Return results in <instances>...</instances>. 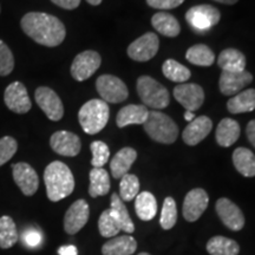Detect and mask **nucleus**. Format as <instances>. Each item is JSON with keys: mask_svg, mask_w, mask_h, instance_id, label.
Listing matches in <instances>:
<instances>
[{"mask_svg": "<svg viewBox=\"0 0 255 255\" xmlns=\"http://www.w3.org/2000/svg\"><path fill=\"white\" fill-rule=\"evenodd\" d=\"M21 28L40 45L55 47L65 39V26L58 18L43 12H30L21 18Z\"/></svg>", "mask_w": 255, "mask_h": 255, "instance_id": "nucleus-1", "label": "nucleus"}, {"mask_svg": "<svg viewBox=\"0 0 255 255\" xmlns=\"http://www.w3.org/2000/svg\"><path fill=\"white\" fill-rule=\"evenodd\" d=\"M44 182L50 201L58 202L71 195L75 189V177L65 163L55 161L47 165L44 171Z\"/></svg>", "mask_w": 255, "mask_h": 255, "instance_id": "nucleus-2", "label": "nucleus"}, {"mask_svg": "<svg viewBox=\"0 0 255 255\" xmlns=\"http://www.w3.org/2000/svg\"><path fill=\"white\" fill-rule=\"evenodd\" d=\"M110 109L103 100H91L81 108L78 121L84 132L96 135L104 129L109 121Z\"/></svg>", "mask_w": 255, "mask_h": 255, "instance_id": "nucleus-3", "label": "nucleus"}, {"mask_svg": "<svg viewBox=\"0 0 255 255\" xmlns=\"http://www.w3.org/2000/svg\"><path fill=\"white\" fill-rule=\"evenodd\" d=\"M143 128L152 141L163 144H171L178 137L177 124L168 115L157 110L149 111V116Z\"/></svg>", "mask_w": 255, "mask_h": 255, "instance_id": "nucleus-4", "label": "nucleus"}, {"mask_svg": "<svg viewBox=\"0 0 255 255\" xmlns=\"http://www.w3.org/2000/svg\"><path fill=\"white\" fill-rule=\"evenodd\" d=\"M137 94L143 105L156 110L164 109L170 103V95L167 89L149 76H142L137 79Z\"/></svg>", "mask_w": 255, "mask_h": 255, "instance_id": "nucleus-5", "label": "nucleus"}, {"mask_svg": "<svg viewBox=\"0 0 255 255\" xmlns=\"http://www.w3.org/2000/svg\"><path fill=\"white\" fill-rule=\"evenodd\" d=\"M221 19L220 11L214 6L197 5L188 9L186 13V20L195 32L205 33L215 26Z\"/></svg>", "mask_w": 255, "mask_h": 255, "instance_id": "nucleus-6", "label": "nucleus"}, {"mask_svg": "<svg viewBox=\"0 0 255 255\" xmlns=\"http://www.w3.org/2000/svg\"><path fill=\"white\" fill-rule=\"evenodd\" d=\"M96 89L107 103H121L129 96L126 83L113 75L100 76L96 81Z\"/></svg>", "mask_w": 255, "mask_h": 255, "instance_id": "nucleus-7", "label": "nucleus"}, {"mask_svg": "<svg viewBox=\"0 0 255 255\" xmlns=\"http://www.w3.org/2000/svg\"><path fill=\"white\" fill-rule=\"evenodd\" d=\"M102 58L96 51H84L76 56L71 65V75L77 82L87 81L100 69Z\"/></svg>", "mask_w": 255, "mask_h": 255, "instance_id": "nucleus-8", "label": "nucleus"}, {"mask_svg": "<svg viewBox=\"0 0 255 255\" xmlns=\"http://www.w3.org/2000/svg\"><path fill=\"white\" fill-rule=\"evenodd\" d=\"M159 47V39L152 32H146L128 47V55L136 62H148L154 58Z\"/></svg>", "mask_w": 255, "mask_h": 255, "instance_id": "nucleus-9", "label": "nucleus"}, {"mask_svg": "<svg viewBox=\"0 0 255 255\" xmlns=\"http://www.w3.org/2000/svg\"><path fill=\"white\" fill-rule=\"evenodd\" d=\"M34 98L38 107L44 111L47 119L51 121H60L64 116V107L59 96L52 89L46 87L38 88L34 92Z\"/></svg>", "mask_w": 255, "mask_h": 255, "instance_id": "nucleus-10", "label": "nucleus"}, {"mask_svg": "<svg viewBox=\"0 0 255 255\" xmlns=\"http://www.w3.org/2000/svg\"><path fill=\"white\" fill-rule=\"evenodd\" d=\"M174 97L184 109L195 111L205 102V92L200 85L194 83H182L174 89Z\"/></svg>", "mask_w": 255, "mask_h": 255, "instance_id": "nucleus-11", "label": "nucleus"}, {"mask_svg": "<svg viewBox=\"0 0 255 255\" xmlns=\"http://www.w3.org/2000/svg\"><path fill=\"white\" fill-rule=\"evenodd\" d=\"M4 101L9 110L19 115L28 113L32 107L26 88L20 82H13L6 88Z\"/></svg>", "mask_w": 255, "mask_h": 255, "instance_id": "nucleus-12", "label": "nucleus"}, {"mask_svg": "<svg viewBox=\"0 0 255 255\" xmlns=\"http://www.w3.org/2000/svg\"><path fill=\"white\" fill-rule=\"evenodd\" d=\"M90 208L85 200H77L66 210L64 216V229L70 235L76 234L88 223Z\"/></svg>", "mask_w": 255, "mask_h": 255, "instance_id": "nucleus-13", "label": "nucleus"}, {"mask_svg": "<svg viewBox=\"0 0 255 255\" xmlns=\"http://www.w3.org/2000/svg\"><path fill=\"white\" fill-rule=\"evenodd\" d=\"M216 213L226 227L233 232H239L245 226V216L241 209L229 199L221 197L216 201Z\"/></svg>", "mask_w": 255, "mask_h": 255, "instance_id": "nucleus-14", "label": "nucleus"}, {"mask_svg": "<svg viewBox=\"0 0 255 255\" xmlns=\"http://www.w3.org/2000/svg\"><path fill=\"white\" fill-rule=\"evenodd\" d=\"M208 194L202 188L190 190L184 197L183 216L188 222L197 221L208 207Z\"/></svg>", "mask_w": 255, "mask_h": 255, "instance_id": "nucleus-15", "label": "nucleus"}, {"mask_svg": "<svg viewBox=\"0 0 255 255\" xmlns=\"http://www.w3.org/2000/svg\"><path fill=\"white\" fill-rule=\"evenodd\" d=\"M50 145L52 150L58 155L75 157L81 152L82 143L81 138L76 133L60 130L51 136Z\"/></svg>", "mask_w": 255, "mask_h": 255, "instance_id": "nucleus-16", "label": "nucleus"}, {"mask_svg": "<svg viewBox=\"0 0 255 255\" xmlns=\"http://www.w3.org/2000/svg\"><path fill=\"white\" fill-rule=\"evenodd\" d=\"M12 174H13V180L17 186L20 188L24 195L32 196L36 194L39 187V178L33 168L30 164L24 163H14L12 165Z\"/></svg>", "mask_w": 255, "mask_h": 255, "instance_id": "nucleus-17", "label": "nucleus"}, {"mask_svg": "<svg viewBox=\"0 0 255 255\" xmlns=\"http://www.w3.org/2000/svg\"><path fill=\"white\" fill-rule=\"evenodd\" d=\"M252 82L253 76L246 70L241 72L223 71L219 81V88L225 96H235Z\"/></svg>", "mask_w": 255, "mask_h": 255, "instance_id": "nucleus-18", "label": "nucleus"}, {"mask_svg": "<svg viewBox=\"0 0 255 255\" xmlns=\"http://www.w3.org/2000/svg\"><path fill=\"white\" fill-rule=\"evenodd\" d=\"M213 129V123L209 117L200 116L194 119L183 130L182 138L188 145H196L209 135Z\"/></svg>", "mask_w": 255, "mask_h": 255, "instance_id": "nucleus-19", "label": "nucleus"}, {"mask_svg": "<svg viewBox=\"0 0 255 255\" xmlns=\"http://www.w3.org/2000/svg\"><path fill=\"white\" fill-rule=\"evenodd\" d=\"M149 116V110L145 105L129 104L119 111L116 123L119 128H124L130 124H144Z\"/></svg>", "mask_w": 255, "mask_h": 255, "instance_id": "nucleus-20", "label": "nucleus"}, {"mask_svg": "<svg viewBox=\"0 0 255 255\" xmlns=\"http://www.w3.org/2000/svg\"><path fill=\"white\" fill-rule=\"evenodd\" d=\"M136 158L137 152L135 149L130 148V146H126V148L121 149L119 152H116V155L110 162L111 174L114 178H122L124 175L128 174Z\"/></svg>", "mask_w": 255, "mask_h": 255, "instance_id": "nucleus-21", "label": "nucleus"}, {"mask_svg": "<svg viewBox=\"0 0 255 255\" xmlns=\"http://www.w3.org/2000/svg\"><path fill=\"white\" fill-rule=\"evenodd\" d=\"M137 250V242L131 235L113 238L102 247L103 255H131Z\"/></svg>", "mask_w": 255, "mask_h": 255, "instance_id": "nucleus-22", "label": "nucleus"}, {"mask_svg": "<svg viewBox=\"0 0 255 255\" xmlns=\"http://www.w3.org/2000/svg\"><path fill=\"white\" fill-rule=\"evenodd\" d=\"M240 137V126L237 121L223 119L216 129V142L220 146L228 148L234 144Z\"/></svg>", "mask_w": 255, "mask_h": 255, "instance_id": "nucleus-23", "label": "nucleus"}, {"mask_svg": "<svg viewBox=\"0 0 255 255\" xmlns=\"http://www.w3.org/2000/svg\"><path fill=\"white\" fill-rule=\"evenodd\" d=\"M218 64L222 71L241 72L246 69V57L237 49H226L220 53Z\"/></svg>", "mask_w": 255, "mask_h": 255, "instance_id": "nucleus-24", "label": "nucleus"}, {"mask_svg": "<svg viewBox=\"0 0 255 255\" xmlns=\"http://www.w3.org/2000/svg\"><path fill=\"white\" fill-rule=\"evenodd\" d=\"M151 25L158 33L165 37H177L181 32V26L177 19L167 12H158L152 15Z\"/></svg>", "mask_w": 255, "mask_h": 255, "instance_id": "nucleus-25", "label": "nucleus"}, {"mask_svg": "<svg viewBox=\"0 0 255 255\" xmlns=\"http://www.w3.org/2000/svg\"><path fill=\"white\" fill-rule=\"evenodd\" d=\"M233 163L242 176H255V155L250 149L244 148V146L235 149L233 152Z\"/></svg>", "mask_w": 255, "mask_h": 255, "instance_id": "nucleus-26", "label": "nucleus"}, {"mask_svg": "<svg viewBox=\"0 0 255 255\" xmlns=\"http://www.w3.org/2000/svg\"><path fill=\"white\" fill-rule=\"evenodd\" d=\"M227 109L234 115L252 113L255 109V89H248L233 96L227 102Z\"/></svg>", "mask_w": 255, "mask_h": 255, "instance_id": "nucleus-27", "label": "nucleus"}, {"mask_svg": "<svg viewBox=\"0 0 255 255\" xmlns=\"http://www.w3.org/2000/svg\"><path fill=\"white\" fill-rule=\"evenodd\" d=\"M136 214L142 221H150L157 214V202L149 191H142L135 197Z\"/></svg>", "mask_w": 255, "mask_h": 255, "instance_id": "nucleus-28", "label": "nucleus"}, {"mask_svg": "<svg viewBox=\"0 0 255 255\" xmlns=\"http://www.w3.org/2000/svg\"><path fill=\"white\" fill-rule=\"evenodd\" d=\"M110 209L113 212L115 219L119 222L121 231L126 232L127 234H132L135 232V225H133L132 220L129 215V212H128L122 199L116 193L111 195Z\"/></svg>", "mask_w": 255, "mask_h": 255, "instance_id": "nucleus-29", "label": "nucleus"}, {"mask_svg": "<svg viewBox=\"0 0 255 255\" xmlns=\"http://www.w3.org/2000/svg\"><path fill=\"white\" fill-rule=\"evenodd\" d=\"M90 187H89V194L91 197L104 196L110 190V177L108 171L103 168L91 169L90 175Z\"/></svg>", "mask_w": 255, "mask_h": 255, "instance_id": "nucleus-30", "label": "nucleus"}, {"mask_svg": "<svg viewBox=\"0 0 255 255\" xmlns=\"http://www.w3.org/2000/svg\"><path fill=\"white\" fill-rule=\"evenodd\" d=\"M207 252L210 255H238L240 246L237 241L219 235L207 242Z\"/></svg>", "mask_w": 255, "mask_h": 255, "instance_id": "nucleus-31", "label": "nucleus"}, {"mask_svg": "<svg viewBox=\"0 0 255 255\" xmlns=\"http://www.w3.org/2000/svg\"><path fill=\"white\" fill-rule=\"evenodd\" d=\"M19 240V233L13 219L7 215L0 218V248L13 247Z\"/></svg>", "mask_w": 255, "mask_h": 255, "instance_id": "nucleus-32", "label": "nucleus"}, {"mask_svg": "<svg viewBox=\"0 0 255 255\" xmlns=\"http://www.w3.org/2000/svg\"><path fill=\"white\" fill-rule=\"evenodd\" d=\"M188 62L197 66H210L215 60V55L205 44H196L188 49L186 53Z\"/></svg>", "mask_w": 255, "mask_h": 255, "instance_id": "nucleus-33", "label": "nucleus"}, {"mask_svg": "<svg viewBox=\"0 0 255 255\" xmlns=\"http://www.w3.org/2000/svg\"><path fill=\"white\" fill-rule=\"evenodd\" d=\"M162 72L168 79L182 84L190 78V70L174 59H167L162 65Z\"/></svg>", "mask_w": 255, "mask_h": 255, "instance_id": "nucleus-34", "label": "nucleus"}, {"mask_svg": "<svg viewBox=\"0 0 255 255\" xmlns=\"http://www.w3.org/2000/svg\"><path fill=\"white\" fill-rule=\"evenodd\" d=\"M98 231L103 238H114L121 232V227L115 219L111 209H107L102 213L98 220Z\"/></svg>", "mask_w": 255, "mask_h": 255, "instance_id": "nucleus-35", "label": "nucleus"}, {"mask_svg": "<svg viewBox=\"0 0 255 255\" xmlns=\"http://www.w3.org/2000/svg\"><path fill=\"white\" fill-rule=\"evenodd\" d=\"M139 194V181L132 174H126L121 178L120 197L122 201H131Z\"/></svg>", "mask_w": 255, "mask_h": 255, "instance_id": "nucleus-36", "label": "nucleus"}, {"mask_svg": "<svg viewBox=\"0 0 255 255\" xmlns=\"http://www.w3.org/2000/svg\"><path fill=\"white\" fill-rule=\"evenodd\" d=\"M177 221V207L176 202L173 197H165L163 207H162L161 212V218H159V223H161V227L169 231L176 225Z\"/></svg>", "mask_w": 255, "mask_h": 255, "instance_id": "nucleus-37", "label": "nucleus"}, {"mask_svg": "<svg viewBox=\"0 0 255 255\" xmlns=\"http://www.w3.org/2000/svg\"><path fill=\"white\" fill-rule=\"evenodd\" d=\"M90 149L92 152L91 164L94 165V168H102L107 164L110 157L109 146L102 141H95L90 144Z\"/></svg>", "mask_w": 255, "mask_h": 255, "instance_id": "nucleus-38", "label": "nucleus"}, {"mask_svg": "<svg viewBox=\"0 0 255 255\" xmlns=\"http://www.w3.org/2000/svg\"><path fill=\"white\" fill-rule=\"evenodd\" d=\"M18 150V143L13 137L5 136L0 138V167L13 157Z\"/></svg>", "mask_w": 255, "mask_h": 255, "instance_id": "nucleus-39", "label": "nucleus"}, {"mask_svg": "<svg viewBox=\"0 0 255 255\" xmlns=\"http://www.w3.org/2000/svg\"><path fill=\"white\" fill-rule=\"evenodd\" d=\"M14 57L9 47L0 40V76H7L13 71Z\"/></svg>", "mask_w": 255, "mask_h": 255, "instance_id": "nucleus-40", "label": "nucleus"}, {"mask_svg": "<svg viewBox=\"0 0 255 255\" xmlns=\"http://www.w3.org/2000/svg\"><path fill=\"white\" fill-rule=\"evenodd\" d=\"M183 1L184 0H146V4L158 9H171L182 5Z\"/></svg>", "mask_w": 255, "mask_h": 255, "instance_id": "nucleus-41", "label": "nucleus"}, {"mask_svg": "<svg viewBox=\"0 0 255 255\" xmlns=\"http://www.w3.org/2000/svg\"><path fill=\"white\" fill-rule=\"evenodd\" d=\"M23 241L24 244L28 247H38L41 242V234L37 229H27L23 234Z\"/></svg>", "mask_w": 255, "mask_h": 255, "instance_id": "nucleus-42", "label": "nucleus"}, {"mask_svg": "<svg viewBox=\"0 0 255 255\" xmlns=\"http://www.w3.org/2000/svg\"><path fill=\"white\" fill-rule=\"evenodd\" d=\"M51 1L65 9H75L81 4V0H51Z\"/></svg>", "mask_w": 255, "mask_h": 255, "instance_id": "nucleus-43", "label": "nucleus"}, {"mask_svg": "<svg viewBox=\"0 0 255 255\" xmlns=\"http://www.w3.org/2000/svg\"><path fill=\"white\" fill-rule=\"evenodd\" d=\"M246 133L248 137V141H250L251 144L255 148V120L251 121V122L247 124Z\"/></svg>", "mask_w": 255, "mask_h": 255, "instance_id": "nucleus-44", "label": "nucleus"}, {"mask_svg": "<svg viewBox=\"0 0 255 255\" xmlns=\"http://www.w3.org/2000/svg\"><path fill=\"white\" fill-rule=\"evenodd\" d=\"M59 255H78L77 248L72 245H69V246H62L58 250Z\"/></svg>", "mask_w": 255, "mask_h": 255, "instance_id": "nucleus-45", "label": "nucleus"}, {"mask_svg": "<svg viewBox=\"0 0 255 255\" xmlns=\"http://www.w3.org/2000/svg\"><path fill=\"white\" fill-rule=\"evenodd\" d=\"M194 119H196V116H195V114L193 113V111H186V113H184V120L186 121H188V122H191V121H193Z\"/></svg>", "mask_w": 255, "mask_h": 255, "instance_id": "nucleus-46", "label": "nucleus"}, {"mask_svg": "<svg viewBox=\"0 0 255 255\" xmlns=\"http://www.w3.org/2000/svg\"><path fill=\"white\" fill-rule=\"evenodd\" d=\"M215 1L221 2V4H226V5H234L237 4L239 0H215Z\"/></svg>", "mask_w": 255, "mask_h": 255, "instance_id": "nucleus-47", "label": "nucleus"}, {"mask_svg": "<svg viewBox=\"0 0 255 255\" xmlns=\"http://www.w3.org/2000/svg\"><path fill=\"white\" fill-rule=\"evenodd\" d=\"M87 1L89 2L90 5H94V6H97L100 5L102 2V0H87Z\"/></svg>", "mask_w": 255, "mask_h": 255, "instance_id": "nucleus-48", "label": "nucleus"}, {"mask_svg": "<svg viewBox=\"0 0 255 255\" xmlns=\"http://www.w3.org/2000/svg\"><path fill=\"white\" fill-rule=\"evenodd\" d=\"M138 255H150L149 253H144V252H143V253H139Z\"/></svg>", "mask_w": 255, "mask_h": 255, "instance_id": "nucleus-49", "label": "nucleus"}]
</instances>
